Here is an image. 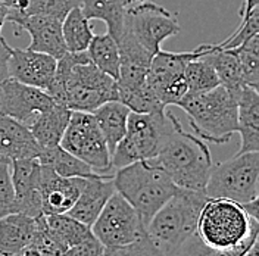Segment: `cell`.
Returning a JSON list of instances; mask_svg holds the SVG:
<instances>
[{
    "instance_id": "42",
    "label": "cell",
    "mask_w": 259,
    "mask_h": 256,
    "mask_svg": "<svg viewBox=\"0 0 259 256\" xmlns=\"http://www.w3.org/2000/svg\"><path fill=\"white\" fill-rule=\"evenodd\" d=\"M19 256H41V255H40V252H38V249H37L35 246L30 244L28 247H25V249L19 253Z\"/></svg>"
},
{
    "instance_id": "7",
    "label": "cell",
    "mask_w": 259,
    "mask_h": 256,
    "mask_svg": "<svg viewBox=\"0 0 259 256\" xmlns=\"http://www.w3.org/2000/svg\"><path fill=\"white\" fill-rule=\"evenodd\" d=\"M171 128V121L165 111L153 113L130 112L125 136L111 155L113 171L139 160L155 158Z\"/></svg>"
},
{
    "instance_id": "47",
    "label": "cell",
    "mask_w": 259,
    "mask_h": 256,
    "mask_svg": "<svg viewBox=\"0 0 259 256\" xmlns=\"http://www.w3.org/2000/svg\"><path fill=\"white\" fill-rule=\"evenodd\" d=\"M3 24H5V21H0V34H2V28H3Z\"/></svg>"
},
{
    "instance_id": "10",
    "label": "cell",
    "mask_w": 259,
    "mask_h": 256,
    "mask_svg": "<svg viewBox=\"0 0 259 256\" xmlns=\"http://www.w3.org/2000/svg\"><path fill=\"white\" fill-rule=\"evenodd\" d=\"M206 53V45H200L192 52L159 50L150 62L147 82L153 89L159 102L166 106H176L187 93L184 77L186 65Z\"/></svg>"
},
{
    "instance_id": "40",
    "label": "cell",
    "mask_w": 259,
    "mask_h": 256,
    "mask_svg": "<svg viewBox=\"0 0 259 256\" xmlns=\"http://www.w3.org/2000/svg\"><path fill=\"white\" fill-rule=\"evenodd\" d=\"M9 56H11V46L0 35V82L11 78L9 77Z\"/></svg>"
},
{
    "instance_id": "16",
    "label": "cell",
    "mask_w": 259,
    "mask_h": 256,
    "mask_svg": "<svg viewBox=\"0 0 259 256\" xmlns=\"http://www.w3.org/2000/svg\"><path fill=\"white\" fill-rule=\"evenodd\" d=\"M40 174L41 165L37 158L11 160V180L15 192V212L32 218L43 215Z\"/></svg>"
},
{
    "instance_id": "1",
    "label": "cell",
    "mask_w": 259,
    "mask_h": 256,
    "mask_svg": "<svg viewBox=\"0 0 259 256\" xmlns=\"http://www.w3.org/2000/svg\"><path fill=\"white\" fill-rule=\"evenodd\" d=\"M46 93L69 111L90 113L106 102L118 100L116 81L92 64L87 52H66L58 59Z\"/></svg>"
},
{
    "instance_id": "8",
    "label": "cell",
    "mask_w": 259,
    "mask_h": 256,
    "mask_svg": "<svg viewBox=\"0 0 259 256\" xmlns=\"http://www.w3.org/2000/svg\"><path fill=\"white\" fill-rule=\"evenodd\" d=\"M259 153L244 152L212 166L205 194L244 205L258 199Z\"/></svg>"
},
{
    "instance_id": "31",
    "label": "cell",
    "mask_w": 259,
    "mask_h": 256,
    "mask_svg": "<svg viewBox=\"0 0 259 256\" xmlns=\"http://www.w3.org/2000/svg\"><path fill=\"white\" fill-rule=\"evenodd\" d=\"M184 77L187 82V93H205L220 86L213 66L203 56L196 58L186 65Z\"/></svg>"
},
{
    "instance_id": "44",
    "label": "cell",
    "mask_w": 259,
    "mask_h": 256,
    "mask_svg": "<svg viewBox=\"0 0 259 256\" xmlns=\"http://www.w3.org/2000/svg\"><path fill=\"white\" fill-rule=\"evenodd\" d=\"M244 256H259V246H258V241L249 249V252L246 253Z\"/></svg>"
},
{
    "instance_id": "36",
    "label": "cell",
    "mask_w": 259,
    "mask_h": 256,
    "mask_svg": "<svg viewBox=\"0 0 259 256\" xmlns=\"http://www.w3.org/2000/svg\"><path fill=\"white\" fill-rule=\"evenodd\" d=\"M15 212V192L11 180V160L0 158V218Z\"/></svg>"
},
{
    "instance_id": "41",
    "label": "cell",
    "mask_w": 259,
    "mask_h": 256,
    "mask_svg": "<svg viewBox=\"0 0 259 256\" xmlns=\"http://www.w3.org/2000/svg\"><path fill=\"white\" fill-rule=\"evenodd\" d=\"M259 5V0H244V5H243V8L240 9V16L247 15L249 12H252L253 9H256Z\"/></svg>"
},
{
    "instance_id": "32",
    "label": "cell",
    "mask_w": 259,
    "mask_h": 256,
    "mask_svg": "<svg viewBox=\"0 0 259 256\" xmlns=\"http://www.w3.org/2000/svg\"><path fill=\"white\" fill-rule=\"evenodd\" d=\"M118 100L124 103L131 112L136 113H153L165 111V106L159 102L153 89L146 80L143 86L133 90L118 92Z\"/></svg>"
},
{
    "instance_id": "6",
    "label": "cell",
    "mask_w": 259,
    "mask_h": 256,
    "mask_svg": "<svg viewBox=\"0 0 259 256\" xmlns=\"http://www.w3.org/2000/svg\"><path fill=\"white\" fill-rule=\"evenodd\" d=\"M208 196L203 192L178 189L147 224V237L165 255L171 256L196 233L199 214Z\"/></svg>"
},
{
    "instance_id": "23",
    "label": "cell",
    "mask_w": 259,
    "mask_h": 256,
    "mask_svg": "<svg viewBox=\"0 0 259 256\" xmlns=\"http://www.w3.org/2000/svg\"><path fill=\"white\" fill-rule=\"evenodd\" d=\"M37 218L24 214H9L0 218V256H18L32 244Z\"/></svg>"
},
{
    "instance_id": "29",
    "label": "cell",
    "mask_w": 259,
    "mask_h": 256,
    "mask_svg": "<svg viewBox=\"0 0 259 256\" xmlns=\"http://www.w3.org/2000/svg\"><path fill=\"white\" fill-rule=\"evenodd\" d=\"M85 52L92 64L116 81L119 74V49L109 32L95 34Z\"/></svg>"
},
{
    "instance_id": "27",
    "label": "cell",
    "mask_w": 259,
    "mask_h": 256,
    "mask_svg": "<svg viewBox=\"0 0 259 256\" xmlns=\"http://www.w3.org/2000/svg\"><path fill=\"white\" fill-rule=\"evenodd\" d=\"M203 58L213 66L220 84L234 96L246 86L243 81L240 62L234 49H218L215 45L208 43Z\"/></svg>"
},
{
    "instance_id": "9",
    "label": "cell",
    "mask_w": 259,
    "mask_h": 256,
    "mask_svg": "<svg viewBox=\"0 0 259 256\" xmlns=\"http://www.w3.org/2000/svg\"><path fill=\"white\" fill-rule=\"evenodd\" d=\"M59 146L85 162L97 174H109L113 171L111 152L93 113L72 111Z\"/></svg>"
},
{
    "instance_id": "20",
    "label": "cell",
    "mask_w": 259,
    "mask_h": 256,
    "mask_svg": "<svg viewBox=\"0 0 259 256\" xmlns=\"http://www.w3.org/2000/svg\"><path fill=\"white\" fill-rule=\"evenodd\" d=\"M113 193L115 184L111 174H96L85 178L80 196L66 215L87 227H92Z\"/></svg>"
},
{
    "instance_id": "28",
    "label": "cell",
    "mask_w": 259,
    "mask_h": 256,
    "mask_svg": "<svg viewBox=\"0 0 259 256\" xmlns=\"http://www.w3.org/2000/svg\"><path fill=\"white\" fill-rule=\"evenodd\" d=\"M37 159L41 165L52 168L56 174L68 177V178H71V177L90 178L97 174L93 171L92 166H89L85 162H82L77 156L66 152L61 146L50 147V149H41Z\"/></svg>"
},
{
    "instance_id": "39",
    "label": "cell",
    "mask_w": 259,
    "mask_h": 256,
    "mask_svg": "<svg viewBox=\"0 0 259 256\" xmlns=\"http://www.w3.org/2000/svg\"><path fill=\"white\" fill-rule=\"evenodd\" d=\"M105 247L95 236L69 247L62 256H102Z\"/></svg>"
},
{
    "instance_id": "13",
    "label": "cell",
    "mask_w": 259,
    "mask_h": 256,
    "mask_svg": "<svg viewBox=\"0 0 259 256\" xmlns=\"http://www.w3.org/2000/svg\"><path fill=\"white\" fill-rule=\"evenodd\" d=\"M90 227L66 214L37 217V228L32 240L41 256H62L72 246L92 237Z\"/></svg>"
},
{
    "instance_id": "33",
    "label": "cell",
    "mask_w": 259,
    "mask_h": 256,
    "mask_svg": "<svg viewBox=\"0 0 259 256\" xmlns=\"http://www.w3.org/2000/svg\"><path fill=\"white\" fill-rule=\"evenodd\" d=\"M242 68L243 81L253 89L259 87V35L250 37L239 48L234 49Z\"/></svg>"
},
{
    "instance_id": "19",
    "label": "cell",
    "mask_w": 259,
    "mask_h": 256,
    "mask_svg": "<svg viewBox=\"0 0 259 256\" xmlns=\"http://www.w3.org/2000/svg\"><path fill=\"white\" fill-rule=\"evenodd\" d=\"M116 45L119 49V74L116 78L118 92L133 90L143 86L155 55L139 45L127 30H124Z\"/></svg>"
},
{
    "instance_id": "12",
    "label": "cell",
    "mask_w": 259,
    "mask_h": 256,
    "mask_svg": "<svg viewBox=\"0 0 259 256\" xmlns=\"http://www.w3.org/2000/svg\"><path fill=\"white\" fill-rule=\"evenodd\" d=\"M125 30L147 52L156 55L162 49V43L166 38L177 35L181 27L178 24L177 14L147 0L128 6Z\"/></svg>"
},
{
    "instance_id": "34",
    "label": "cell",
    "mask_w": 259,
    "mask_h": 256,
    "mask_svg": "<svg viewBox=\"0 0 259 256\" xmlns=\"http://www.w3.org/2000/svg\"><path fill=\"white\" fill-rule=\"evenodd\" d=\"M80 5V0H25V6L21 12H14L16 15H43L58 18L64 21L66 14Z\"/></svg>"
},
{
    "instance_id": "14",
    "label": "cell",
    "mask_w": 259,
    "mask_h": 256,
    "mask_svg": "<svg viewBox=\"0 0 259 256\" xmlns=\"http://www.w3.org/2000/svg\"><path fill=\"white\" fill-rule=\"evenodd\" d=\"M55 103L41 89L22 84L14 78L0 82V115L11 116L25 125L37 113L46 111Z\"/></svg>"
},
{
    "instance_id": "21",
    "label": "cell",
    "mask_w": 259,
    "mask_h": 256,
    "mask_svg": "<svg viewBox=\"0 0 259 256\" xmlns=\"http://www.w3.org/2000/svg\"><path fill=\"white\" fill-rule=\"evenodd\" d=\"M40 144L30 128L11 116L0 115V158L8 160L38 158Z\"/></svg>"
},
{
    "instance_id": "26",
    "label": "cell",
    "mask_w": 259,
    "mask_h": 256,
    "mask_svg": "<svg viewBox=\"0 0 259 256\" xmlns=\"http://www.w3.org/2000/svg\"><path fill=\"white\" fill-rule=\"evenodd\" d=\"M130 112L131 111L119 100L106 102L102 106H99L96 111L92 112L95 116L97 127L108 144L111 155L113 153L116 144L119 143L122 140V137L125 136Z\"/></svg>"
},
{
    "instance_id": "22",
    "label": "cell",
    "mask_w": 259,
    "mask_h": 256,
    "mask_svg": "<svg viewBox=\"0 0 259 256\" xmlns=\"http://www.w3.org/2000/svg\"><path fill=\"white\" fill-rule=\"evenodd\" d=\"M237 133L242 144L237 153L258 152L259 149V95L258 89L244 86L236 95Z\"/></svg>"
},
{
    "instance_id": "17",
    "label": "cell",
    "mask_w": 259,
    "mask_h": 256,
    "mask_svg": "<svg viewBox=\"0 0 259 256\" xmlns=\"http://www.w3.org/2000/svg\"><path fill=\"white\" fill-rule=\"evenodd\" d=\"M56 62L55 58L46 53L11 46L9 77L46 92L55 78Z\"/></svg>"
},
{
    "instance_id": "5",
    "label": "cell",
    "mask_w": 259,
    "mask_h": 256,
    "mask_svg": "<svg viewBox=\"0 0 259 256\" xmlns=\"http://www.w3.org/2000/svg\"><path fill=\"white\" fill-rule=\"evenodd\" d=\"M113 184L115 192L137 210L145 227L178 192L172 180L150 160H139L116 169Z\"/></svg>"
},
{
    "instance_id": "45",
    "label": "cell",
    "mask_w": 259,
    "mask_h": 256,
    "mask_svg": "<svg viewBox=\"0 0 259 256\" xmlns=\"http://www.w3.org/2000/svg\"><path fill=\"white\" fill-rule=\"evenodd\" d=\"M143 2H147V0H127L128 6H131V5H137V3H143Z\"/></svg>"
},
{
    "instance_id": "30",
    "label": "cell",
    "mask_w": 259,
    "mask_h": 256,
    "mask_svg": "<svg viewBox=\"0 0 259 256\" xmlns=\"http://www.w3.org/2000/svg\"><path fill=\"white\" fill-rule=\"evenodd\" d=\"M62 35L68 52H85L95 32L80 6L72 8L62 21Z\"/></svg>"
},
{
    "instance_id": "4",
    "label": "cell",
    "mask_w": 259,
    "mask_h": 256,
    "mask_svg": "<svg viewBox=\"0 0 259 256\" xmlns=\"http://www.w3.org/2000/svg\"><path fill=\"white\" fill-rule=\"evenodd\" d=\"M176 106L187 113L194 134L203 142L226 144L237 133V100L221 84L205 93H186Z\"/></svg>"
},
{
    "instance_id": "18",
    "label": "cell",
    "mask_w": 259,
    "mask_h": 256,
    "mask_svg": "<svg viewBox=\"0 0 259 256\" xmlns=\"http://www.w3.org/2000/svg\"><path fill=\"white\" fill-rule=\"evenodd\" d=\"M41 165V163H40ZM85 178L62 177L56 174L52 168L41 165L40 174V196L43 215L66 214L77 197L80 196Z\"/></svg>"
},
{
    "instance_id": "3",
    "label": "cell",
    "mask_w": 259,
    "mask_h": 256,
    "mask_svg": "<svg viewBox=\"0 0 259 256\" xmlns=\"http://www.w3.org/2000/svg\"><path fill=\"white\" fill-rule=\"evenodd\" d=\"M196 234L210 247L244 256L258 241L259 221L237 202L208 197L199 214Z\"/></svg>"
},
{
    "instance_id": "25",
    "label": "cell",
    "mask_w": 259,
    "mask_h": 256,
    "mask_svg": "<svg viewBox=\"0 0 259 256\" xmlns=\"http://www.w3.org/2000/svg\"><path fill=\"white\" fill-rule=\"evenodd\" d=\"M78 6L82 15L89 21H103L108 27V32L115 38V41L119 40L125 30L128 9L127 0H80Z\"/></svg>"
},
{
    "instance_id": "43",
    "label": "cell",
    "mask_w": 259,
    "mask_h": 256,
    "mask_svg": "<svg viewBox=\"0 0 259 256\" xmlns=\"http://www.w3.org/2000/svg\"><path fill=\"white\" fill-rule=\"evenodd\" d=\"M9 11H11V8L5 2L0 0V21H6V16L9 15Z\"/></svg>"
},
{
    "instance_id": "46",
    "label": "cell",
    "mask_w": 259,
    "mask_h": 256,
    "mask_svg": "<svg viewBox=\"0 0 259 256\" xmlns=\"http://www.w3.org/2000/svg\"><path fill=\"white\" fill-rule=\"evenodd\" d=\"M2 2H5V3L11 8V6H14V5H15L18 0H2Z\"/></svg>"
},
{
    "instance_id": "15",
    "label": "cell",
    "mask_w": 259,
    "mask_h": 256,
    "mask_svg": "<svg viewBox=\"0 0 259 256\" xmlns=\"http://www.w3.org/2000/svg\"><path fill=\"white\" fill-rule=\"evenodd\" d=\"M5 22H11L27 31L31 43L27 49L50 55L56 61L68 52L62 35V21L53 16L16 15L9 12Z\"/></svg>"
},
{
    "instance_id": "37",
    "label": "cell",
    "mask_w": 259,
    "mask_h": 256,
    "mask_svg": "<svg viewBox=\"0 0 259 256\" xmlns=\"http://www.w3.org/2000/svg\"><path fill=\"white\" fill-rule=\"evenodd\" d=\"M103 256H166L161 249L147 237V234L142 239L133 241L127 246L105 249Z\"/></svg>"
},
{
    "instance_id": "38",
    "label": "cell",
    "mask_w": 259,
    "mask_h": 256,
    "mask_svg": "<svg viewBox=\"0 0 259 256\" xmlns=\"http://www.w3.org/2000/svg\"><path fill=\"white\" fill-rule=\"evenodd\" d=\"M171 256H233L230 252L210 247L200 240V237L194 233L193 236L186 240Z\"/></svg>"
},
{
    "instance_id": "48",
    "label": "cell",
    "mask_w": 259,
    "mask_h": 256,
    "mask_svg": "<svg viewBox=\"0 0 259 256\" xmlns=\"http://www.w3.org/2000/svg\"><path fill=\"white\" fill-rule=\"evenodd\" d=\"M102 256H103V255H102Z\"/></svg>"
},
{
    "instance_id": "2",
    "label": "cell",
    "mask_w": 259,
    "mask_h": 256,
    "mask_svg": "<svg viewBox=\"0 0 259 256\" xmlns=\"http://www.w3.org/2000/svg\"><path fill=\"white\" fill-rule=\"evenodd\" d=\"M171 121V131L165 137L159 152L150 160L172 180L178 189L203 192L213 162L206 143L181 127L172 112L166 113Z\"/></svg>"
},
{
    "instance_id": "11",
    "label": "cell",
    "mask_w": 259,
    "mask_h": 256,
    "mask_svg": "<svg viewBox=\"0 0 259 256\" xmlns=\"http://www.w3.org/2000/svg\"><path fill=\"white\" fill-rule=\"evenodd\" d=\"M90 230L105 249L127 246L146 236L140 215L116 192L109 197Z\"/></svg>"
},
{
    "instance_id": "24",
    "label": "cell",
    "mask_w": 259,
    "mask_h": 256,
    "mask_svg": "<svg viewBox=\"0 0 259 256\" xmlns=\"http://www.w3.org/2000/svg\"><path fill=\"white\" fill-rule=\"evenodd\" d=\"M71 112L72 111H69L68 108L55 103L46 111L37 113L27 124V127L30 128L34 139L37 140L41 149L59 146L65 128L69 122Z\"/></svg>"
},
{
    "instance_id": "35",
    "label": "cell",
    "mask_w": 259,
    "mask_h": 256,
    "mask_svg": "<svg viewBox=\"0 0 259 256\" xmlns=\"http://www.w3.org/2000/svg\"><path fill=\"white\" fill-rule=\"evenodd\" d=\"M259 11L258 8L253 9L252 12H249L247 15L242 16V22L237 27V30L233 32L231 35H228L224 41L215 45L218 49H236L244 41H247L250 37L256 35L259 30Z\"/></svg>"
}]
</instances>
